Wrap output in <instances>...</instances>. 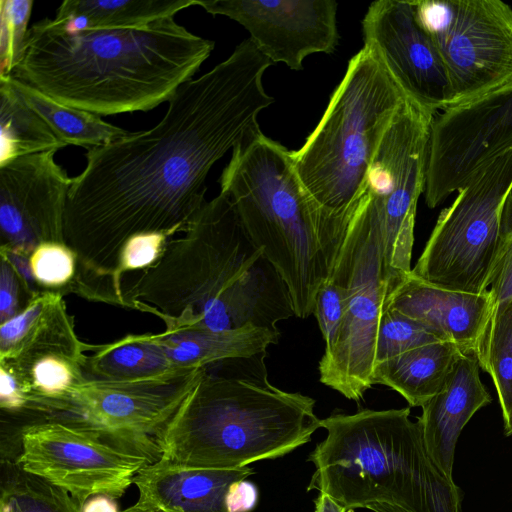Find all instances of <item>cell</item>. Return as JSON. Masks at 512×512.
I'll return each instance as SVG.
<instances>
[{
  "instance_id": "1",
  "label": "cell",
  "mask_w": 512,
  "mask_h": 512,
  "mask_svg": "<svg viewBox=\"0 0 512 512\" xmlns=\"http://www.w3.org/2000/svg\"><path fill=\"white\" fill-rule=\"evenodd\" d=\"M273 63L250 38L224 61L178 88L164 117L86 153L64 214V243L77 257L69 288L123 307L119 257L131 237L184 232L202 209L212 166L248 134L274 99L263 86Z\"/></svg>"
},
{
  "instance_id": "2",
  "label": "cell",
  "mask_w": 512,
  "mask_h": 512,
  "mask_svg": "<svg viewBox=\"0 0 512 512\" xmlns=\"http://www.w3.org/2000/svg\"><path fill=\"white\" fill-rule=\"evenodd\" d=\"M172 238L159 259L123 280L124 308L159 317L167 331L257 327L295 316L288 287L222 192Z\"/></svg>"
},
{
  "instance_id": "3",
  "label": "cell",
  "mask_w": 512,
  "mask_h": 512,
  "mask_svg": "<svg viewBox=\"0 0 512 512\" xmlns=\"http://www.w3.org/2000/svg\"><path fill=\"white\" fill-rule=\"evenodd\" d=\"M214 42L174 16L134 28L68 32L44 18L29 28L11 76L99 116L148 111L169 101L210 56Z\"/></svg>"
},
{
  "instance_id": "4",
  "label": "cell",
  "mask_w": 512,
  "mask_h": 512,
  "mask_svg": "<svg viewBox=\"0 0 512 512\" xmlns=\"http://www.w3.org/2000/svg\"><path fill=\"white\" fill-rule=\"evenodd\" d=\"M267 351L225 359L203 371L156 438L158 459L234 469L288 454L321 427L315 400L272 385Z\"/></svg>"
},
{
  "instance_id": "5",
  "label": "cell",
  "mask_w": 512,
  "mask_h": 512,
  "mask_svg": "<svg viewBox=\"0 0 512 512\" xmlns=\"http://www.w3.org/2000/svg\"><path fill=\"white\" fill-rule=\"evenodd\" d=\"M219 182L248 235L286 283L295 316L313 315L353 213L320 205L299 178L292 152L260 129L232 149Z\"/></svg>"
},
{
  "instance_id": "6",
  "label": "cell",
  "mask_w": 512,
  "mask_h": 512,
  "mask_svg": "<svg viewBox=\"0 0 512 512\" xmlns=\"http://www.w3.org/2000/svg\"><path fill=\"white\" fill-rule=\"evenodd\" d=\"M326 438L310 453L307 490L349 511L383 502L411 512H461L462 493L428 454L410 408L336 413L321 419Z\"/></svg>"
},
{
  "instance_id": "7",
  "label": "cell",
  "mask_w": 512,
  "mask_h": 512,
  "mask_svg": "<svg viewBox=\"0 0 512 512\" xmlns=\"http://www.w3.org/2000/svg\"><path fill=\"white\" fill-rule=\"evenodd\" d=\"M406 97L363 46L303 146L292 151L295 170L324 208L353 213L379 145Z\"/></svg>"
},
{
  "instance_id": "8",
  "label": "cell",
  "mask_w": 512,
  "mask_h": 512,
  "mask_svg": "<svg viewBox=\"0 0 512 512\" xmlns=\"http://www.w3.org/2000/svg\"><path fill=\"white\" fill-rule=\"evenodd\" d=\"M403 277L387 267L378 222L360 197L330 276L345 290L346 311L334 345L318 366L320 381L350 400H361L374 385L380 319Z\"/></svg>"
},
{
  "instance_id": "9",
  "label": "cell",
  "mask_w": 512,
  "mask_h": 512,
  "mask_svg": "<svg viewBox=\"0 0 512 512\" xmlns=\"http://www.w3.org/2000/svg\"><path fill=\"white\" fill-rule=\"evenodd\" d=\"M512 193V149L457 190L443 209L412 273L465 293L488 291L501 244L503 207Z\"/></svg>"
},
{
  "instance_id": "10",
  "label": "cell",
  "mask_w": 512,
  "mask_h": 512,
  "mask_svg": "<svg viewBox=\"0 0 512 512\" xmlns=\"http://www.w3.org/2000/svg\"><path fill=\"white\" fill-rule=\"evenodd\" d=\"M452 91V106L512 82V8L501 0L414 1ZM451 106V107H452Z\"/></svg>"
},
{
  "instance_id": "11",
  "label": "cell",
  "mask_w": 512,
  "mask_h": 512,
  "mask_svg": "<svg viewBox=\"0 0 512 512\" xmlns=\"http://www.w3.org/2000/svg\"><path fill=\"white\" fill-rule=\"evenodd\" d=\"M203 368L139 380L86 379L46 419L91 430L122 447L150 458L153 453L158 458L156 438L196 384Z\"/></svg>"
},
{
  "instance_id": "12",
  "label": "cell",
  "mask_w": 512,
  "mask_h": 512,
  "mask_svg": "<svg viewBox=\"0 0 512 512\" xmlns=\"http://www.w3.org/2000/svg\"><path fill=\"white\" fill-rule=\"evenodd\" d=\"M16 464L68 492L80 505L95 495L121 497L137 473L154 460L91 430L41 419L20 430Z\"/></svg>"
},
{
  "instance_id": "13",
  "label": "cell",
  "mask_w": 512,
  "mask_h": 512,
  "mask_svg": "<svg viewBox=\"0 0 512 512\" xmlns=\"http://www.w3.org/2000/svg\"><path fill=\"white\" fill-rule=\"evenodd\" d=\"M512 149V82L434 115L424 199L433 209Z\"/></svg>"
},
{
  "instance_id": "14",
  "label": "cell",
  "mask_w": 512,
  "mask_h": 512,
  "mask_svg": "<svg viewBox=\"0 0 512 512\" xmlns=\"http://www.w3.org/2000/svg\"><path fill=\"white\" fill-rule=\"evenodd\" d=\"M370 48L407 100L433 115L452 106L442 58L420 24L414 1L371 3L362 21Z\"/></svg>"
},
{
  "instance_id": "15",
  "label": "cell",
  "mask_w": 512,
  "mask_h": 512,
  "mask_svg": "<svg viewBox=\"0 0 512 512\" xmlns=\"http://www.w3.org/2000/svg\"><path fill=\"white\" fill-rule=\"evenodd\" d=\"M56 152L25 155L0 165V248L29 258L40 243H64L73 178L55 161Z\"/></svg>"
},
{
  "instance_id": "16",
  "label": "cell",
  "mask_w": 512,
  "mask_h": 512,
  "mask_svg": "<svg viewBox=\"0 0 512 512\" xmlns=\"http://www.w3.org/2000/svg\"><path fill=\"white\" fill-rule=\"evenodd\" d=\"M196 5L238 22L273 64L295 71L311 54L333 53L340 38L333 0H196Z\"/></svg>"
},
{
  "instance_id": "17",
  "label": "cell",
  "mask_w": 512,
  "mask_h": 512,
  "mask_svg": "<svg viewBox=\"0 0 512 512\" xmlns=\"http://www.w3.org/2000/svg\"><path fill=\"white\" fill-rule=\"evenodd\" d=\"M60 294L20 352L0 361L26 398V412L51 416L82 384L86 343L77 337L73 317Z\"/></svg>"
},
{
  "instance_id": "18",
  "label": "cell",
  "mask_w": 512,
  "mask_h": 512,
  "mask_svg": "<svg viewBox=\"0 0 512 512\" xmlns=\"http://www.w3.org/2000/svg\"><path fill=\"white\" fill-rule=\"evenodd\" d=\"M493 308L489 291L473 294L444 289L412 271L391 290L384 305L454 343L464 354H475Z\"/></svg>"
},
{
  "instance_id": "19",
  "label": "cell",
  "mask_w": 512,
  "mask_h": 512,
  "mask_svg": "<svg viewBox=\"0 0 512 512\" xmlns=\"http://www.w3.org/2000/svg\"><path fill=\"white\" fill-rule=\"evenodd\" d=\"M252 474L250 466L195 468L157 459L144 466L133 480L139 491L135 504L156 512H228L230 486Z\"/></svg>"
},
{
  "instance_id": "20",
  "label": "cell",
  "mask_w": 512,
  "mask_h": 512,
  "mask_svg": "<svg viewBox=\"0 0 512 512\" xmlns=\"http://www.w3.org/2000/svg\"><path fill=\"white\" fill-rule=\"evenodd\" d=\"M492 398L480 379L475 354H462L440 391L421 408L418 418L428 454L440 470L452 478L456 444L472 416Z\"/></svg>"
},
{
  "instance_id": "21",
  "label": "cell",
  "mask_w": 512,
  "mask_h": 512,
  "mask_svg": "<svg viewBox=\"0 0 512 512\" xmlns=\"http://www.w3.org/2000/svg\"><path fill=\"white\" fill-rule=\"evenodd\" d=\"M279 330L244 327L228 331L181 329L148 336L180 368H201L225 359L267 351L279 339Z\"/></svg>"
},
{
  "instance_id": "22",
  "label": "cell",
  "mask_w": 512,
  "mask_h": 512,
  "mask_svg": "<svg viewBox=\"0 0 512 512\" xmlns=\"http://www.w3.org/2000/svg\"><path fill=\"white\" fill-rule=\"evenodd\" d=\"M464 354L454 343L434 341L375 364L373 384L401 394L412 407H422L436 395L458 358Z\"/></svg>"
},
{
  "instance_id": "23",
  "label": "cell",
  "mask_w": 512,
  "mask_h": 512,
  "mask_svg": "<svg viewBox=\"0 0 512 512\" xmlns=\"http://www.w3.org/2000/svg\"><path fill=\"white\" fill-rule=\"evenodd\" d=\"M196 5V0H66L53 19L68 32L134 28Z\"/></svg>"
},
{
  "instance_id": "24",
  "label": "cell",
  "mask_w": 512,
  "mask_h": 512,
  "mask_svg": "<svg viewBox=\"0 0 512 512\" xmlns=\"http://www.w3.org/2000/svg\"><path fill=\"white\" fill-rule=\"evenodd\" d=\"M86 379L127 381L160 377L183 369L173 364L146 334L112 343L87 344L82 365Z\"/></svg>"
},
{
  "instance_id": "25",
  "label": "cell",
  "mask_w": 512,
  "mask_h": 512,
  "mask_svg": "<svg viewBox=\"0 0 512 512\" xmlns=\"http://www.w3.org/2000/svg\"><path fill=\"white\" fill-rule=\"evenodd\" d=\"M0 138V165L66 146L22 98L10 75H0Z\"/></svg>"
},
{
  "instance_id": "26",
  "label": "cell",
  "mask_w": 512,
  "mask_h": 512,
  "mask_svg": "<svg viewBox=\"0 0 512 512\" xmlns=\"http://www.w3.org/2000/svg\"><path fill=\"white\" fill-rule=\"evenodd\" d=\"M11 78L16 90L26 103L66 146L74 145L90 150L109 144L130 133L102 120L97 114L60 103L12 76Z\"/></svg>"
},
{
  "instance_id": "27",
  "label": "cell",
  "mask_w": 512,
  "mask_h": 512,
  "mask_svg": "<svg viewBox=\"0 0 512 512\" xmlns=\"http://www.w3.org/2000/svg\"><path fill=\"white\" fill-rule=\"evenodd\" d=\"M475 355L492 378L505 420L512 412V298L494 306Z\"/></svg>"
},
{
  "instance_id": "28",
  "label": "cell",
  "mask_w": 512,
  "mask_h": 512,
  "mask_svg": "<svg viewBox=\"0 0 512 512\" xmlns=\"http://www.w3.org/2000/svg\"><path fill=\"white\" fill-rule=\"evenodd\" d=\"M2 487L0 512H81L65 490L23 471L16 463Z\"/></svg>"
},
{
  "instance_id": "29",
  "label": "cell",
  "mask_w": 512,
  "mask_h": 512,
  "mask_svg": "<svg viewBox=\"0 0 512 512\" xmlns=\"http://www.w3.org/2000/svg\"><path fill=\"white\" fill-rule=\"evenodd\" d=\"M439 340L444 341L421 323L398 311L384 309L377 333L375 364Z\"/></svg>"
},
{
  "instance_id": "30",
  "label": "cell",
  "mask_w": 512,
  "mask_h": 512,
  "mask_svg": "<svg viewBox=\"0 0 512 512\" xmlns=\"http://www.w3.org/2000/svg\"><path fill=\"white\" fill-rule=\"evenodd\" d=\"M28 260L34 279L42 290L63 295L68 293L76 276L77 257L66 244L40 243Z\"/></svg>"
},
{
  "instance_id": "31",
  "label": "cell",
  "mask_w": 512,
  "mask_h": 512,
  "mask_svg": "<svg viewBox=\"0 0 512 512\" xmlns=\"http://www.w3.org/2000/svg\"><path fill=\"white\" fill-rule=\"evenodd\" d=\"M33 4L31 0L0 1V75H10L22 58Z\"/></svg>"
},
{
  "instance_id": "32",
  "label": "cell",
  "mask_w": 512,
  "mask_h": 512,
  "mask_svg": "<svg viewBox=\"0 0 512 512\" xmlns=\"http://www.w3.org/2000/svg\"><path fill=\"white\" fill-rule=\"evenodd\" d=\"M60 294L42 291L20 313L0 323V361L10 360L20 352Z\"/></svg>"
},
{
  "instance_id": "33",
  "label": "cell",
  "mask_w": 512,
  "mask_h": 512,
  "mask_svg": "<svg viewBox=\"0 0 512 512\" xmlns=\"http://www.w3.org/2000/svg\"><path fill=\"white\" fill-rule=\"evenodd\" d=\"M172 238L169 233L151 232L128 239L121 250L117 270V279L122 286L127 273L142 271L154 264Z\"/></svg>"
},
{
  "instance_id": "34",
  "label": "cell",
  "mask_w": 512,
  "mask_h": 512,
  "mask_svg": "<svg viewBox=\"0 0 512 512\" xmlns=\"http://www.w3.org/2000/svg\"><path fill=\"white\" fill-rule=\"evenodd\" d=\"M345 311V290L330 278L319 289L313 312L325 341L324 352L329 351L334 345Z\"/></svg>"
},
{
  "instance_id": "35",
  "label": "cell",
  "mask_w": 512,
  "mask_h": 512,
  "mask_svg": "<svg viewBox=\"0 0 512 512\" xmlns=\"http://www.w3.org/2000/svg\"><path fill=\"white\" fill-rule=\"evenodd\" d=\"M488 291L494 306L512 298V193L503 207L500 251Z\"/></svg>"
},
{
  "instance_id": "36",
  "label": "cell",
  "mask_w": 512,
  "mask_h": 512,
  "mask_svg": "<svg viewBox=\"0 0 512 512\" xmlns=\"http://www.w3.org/2000/svg\"><path fill=\"white\" fill-rule=\"evenodd\" d=\"M1 257V256H0ZM24 283L12 264L1 257L0 265V323L20 313L31 301Z\"/></svg>"
},
{
  "instance_id": "37",
  "label": "cell",
  "mask_w": 512,
  "mask_h": 512,
  "mask_svg": "<svg viewBox=\"0 0 512 512\" xmlns=\"http://www.w3.org/2000/svg\"><path fill=\"white\" fill-rule=\"evenodd\" d=\"M258 501L257 486L247 479H242L230 486L226 496V508L228 512H251Z\"/></svg>"
},
{
  "instance_id": "38",
  "label": "cell",
  "mask_w": 512,
  "mask_h": 512,
  "mask_svg": "<svg viewBox=\"0 0 512 512\" xmlns=\"http://www.w3.org/2000/svg\"><path fill=\"white\" fill-rule=\"evenodd\" d=\"M81 512H119L115 498L107 495L90 497L81 506Z\"/></svg>"
},
{
  "instance_id": "39",
  "label": "cell",
  "mask_w": 512,
  "mask_h": 512,
  "mask_svg": "<svg viewBox=\"0 0 512 512\" xmlns=\"http://www.w3.org/2000/svg\"><path fill=\"white\" fill-rule=\"evenodd\" d=\"M314 512H348L349 510L343 504L335 500L330 495L320 492L315 499Z\"/></svg>"
},
{
  "instance_id": "40",
  "label": "cell",
  "mask_w": 512,
  "mask_h": 512,
  "mask_svg": "<svg viewBox=\"0 0 512 512\" xmlns=\"http://www.w3.org/2000/svg\"><path fill=\"white\" fill-rule=\"evenodd\" d=\"M366 508L374 512H411L399 505L383 502L369 504L368 506H366Z\"/></svg>"
},
{
  "instance_id": "41",
  "label": "cell",
  "mask_w": 512,
  "mask_h": 512,
  "mask_svg": "<svg viewBox=\"0 0 512 512\" xmlns=\"http://www.w3.org/2000/svg\"><path fill=\"white\" fill-rule=\"evenodd\" d=\"M503 422H504L505 435L511 436L512 435V412L505 420H503Z\"/></svg>"
},
{
  "instance_id": "42",
  "label": "cell",
  "mask_w": 512,
  "mask_h": 512,
  "mask_svg": "<svg viewBox=\"0 0 512 512\" xmlns=\"http://www.w3.org/2000/svg\"><path fill=\"white\" fill-rule=\"evenodd\" d=\"M119 512H156V511L144 509V508H141V507L137 506L136 504H134V505L130 506L129 508H126Z\"/></svg>"
}]
</instances>
